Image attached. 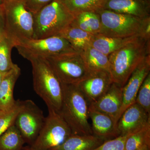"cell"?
<instances>
[{
  "label": "cell",
  "instance_id": "cell-15",
  "mask_svg": "<svg viewBox=\"0 0 150 150\" xmlns=\"http://www.w3.org/2000/svg\"><path fill=\"white\" fill-rule=\"evenodd\" d=\"M102 8L144 18L150 17V0H104Z\"/></svg>",
  "mask_w": 150,
  "mask_h": 150
},
{
  "label": "cell",
  "instance_id": "cell-14",
  "mask_svg": "<svg viewBox=\"0 0 150 150\" xmlns=\"http://www.w3.org/2000/svg\"><path fill=\"white\" fill-rule=\"evenodd\" d=\"M122 101V88L113 82L107 91L96 102L90 104L89 106L109 115L117 126Z\"/></svg>",
  "mask_w": 150,
  "mask_h": 150
},
{
  "label": "cell",
  "instance_id": "cell-10",
  "mask_svg": "<svg viewBox=\"0 0 150 150\" xmlns=\"http://www.w3.org/2000/svg\"><path fill=\"white\" fill-rule=\"evenodd\" d=\"M45 120L42 110L32 100H23L14 124L25 142L31 145L38 136Z\"/></svg>",
  "mask_w": 150,
  "mask_h": 150
},
{
  "label": "cell",
  "instance_id": "cell-19",
  "mask_svg": "<svg viewBox=\"0 0 150 150\" xmlns=\"http://www.w3.org/2000/svg\"><path fill=\"white\" fill-rule=\"evenodd\" d=\"M86 67L91 73L105 71L110 73L108 56L90 46L80 53Z\"/></svg>",
  "mask_w": 150,
  "mask_h": 150
},
{
  "label": "cell",
  "instance_id": "cell-32",
  "mask_svg": "<svg viewBox=\"0 0 150 150\" xmlns=\"http://www.w3.org/2000/svg\"><path fill=\"white\" fill-rule=\"evenodd\" d=\"M150 146L146 145L136 150H150Z\"/></svg>",
  "mask_w": 150,
  "mask_h": 150
},
{
  "label": "cell",
  "instance_id": "cell-5",
  "mask_svg": "<svg viewBox=\"0 0 150 150\" xmlns=\"http://www.w3.org/2000/svg\"><path fill=\"white\" fill-rule=\"evenodd\" d=\"M33 39H40L59 35L70 26L74 15L61 0H54L33 14Z\"/></svg>",
  "mask_w": 150,
  "mask_h": 150
},
{
  "label": "cell",
  "instance_id": "cell-33",
  "mask_svg": "<svg viewBox=\"0 0 150 150\" xmlns=\"http://www.w3.org/2000/svg\"><path fill=\"white\" fill-rule=\"evenodd\" d=\"M5 75V74H3L2 73L0 72V84H1L2 81L3 80V78L4 76Z\"/></svg>",
  "mask_w": 150,
  "mask_h": 150
},
{
  "label": "cell",
  "instance_id": "cell-2",
  "mask_svg": "<svg viewBox=\"0 0 150 150\" xmlns=\"http://www.w3.org/2000/svg\"><path fill=\"white\" fill-rule=\"evenodd\" d=\"M23 58L32 65L35 93L45 102L48 110L59 112L63 102L62 83L44 57L27 55Z\"/></svg>",
  "mask_w": 150,
  "mask_h": 150
},
{
  "label": "cell",
  "instance_id": "cell-24",
  "mask_svg": "<svg viewBox=\"0 0 150 150\" xmlns=\"http://www.w3.org/2000/svg\"><path fill=\"white\" fill-rule=\"evenodd\" d=\"M146 145L150 146V122L129 134L125 143V150H136Z\"/></svg>",
  "mask_w": 150,
  "mask_h": 150
},
{
  "label": "cell",
  "instance_id": "cell-16",
  "mask_svg": "<svg viewBox=\"0 0 150 150\" xmlns=\"http://www.w3.org/2000/svg\"><path fill=\"white\" fill-rule=\"evenodd\" d=\"M89 117L92 121L93 134L104 141L119 136L117 126L110 116L90 107Z\"/></svg>",
  "mask_w": 150,
  "mask_h": 150
},
{
  "label": "cell",
  "instance_id": "cell-18",
  "mask_svg": "<svg viewBox=\"0 0 150 150\" xmlns=\"http://www.w3.org/2000/svg\"><path fill=\"white\" fill-rule=\"evenodd\" d=\"M104 142L94 135L72 134L62 144L51 150H92Z\"/></svg>",
  "mask_w": 150,
  "mask_h": 150
},
{
  "label": "cell",
  "instance_id": "cell-1",
  "mask_svg": "<svg viewBox=\"0 0 150 150\" xmlns=\"http://www.w3.org/2000/svg\"><path fill=\"white\" fill-rule=\"evenodd\" d=\"M149 55L150 39L139 35L108 55L110 74L113 82L123 88L138 65Z\"/></svg>",
  "mask_w": 150,
  "mask_h": 150
},
{
  "label": "cell",
  "instance_id": "cell-26",
  "mask_svg": "<svg viewBox=\"0 0 150 150\" xmlns=\"http://www.w3.org/2000/svg\"><path fill=\"white\" fill-rule=\"evenodd\" d=\"M23 101L16 100L9 109L0 110V137L14 124L17 116L22 108Z\"/></svg>",
  "mask_w": 150,
  "mask_h": 150
},
{
  "label": "cell",
  "instance_id": "cell-12",
  "mask_svg": "<svg viewBox=\"0 0 150 150\" xmlns=\"http://www.w3.org/2000/svg\"><path fill=\"white\" fill-rule=\"evenodd\" d=\"M112 83L110 73L99 71L91 73L77 85L90 104L101 97Z\"/></svg>",
  "mask_w": 150,
  "mask_h": 150
},
{
  "label": "cell",
  "instance_id": "cell-21",
  "mask_svg": "<svg viewBox=\"0 0 150 150\" xmlns=\"http://www.w3.org/2000/svg\"><path fill=\"white\" fill-rule=\"evenodd\" d=\"M57 35L67 39L74 51L79 53L91 46L94 36L89 33L71 26L67 28Z\"/></svg>",
  "mask_w": 150,
  "mask_h": 150
},
{
  "label": "cell",
  "instance_id": "cell-36",
  "mask_svg": "<svg viewBox=\"0 0 150 150\" xmlns=\"http://www.w3.org/2000/svg\"><path fill=\"white\" fill-rule=\"evenodd\" d=\"M14 1V0H4V3L6 2L10 1Z\"/></svg>",
  "mask_w": 150,
  "mask_h": 150
},
{
  "label": "cell",
  "instance_id": "cell-29",
  "mask_svg": "<svg viewBox=\"0 0 150 150\" xmlns=\"http://www.w3.org/2000/svg\"><path fill=\"white\" fill-rule=\"evenodd\" d=\"M129 135L119 136L111 139L104 141L92 150H125V143Z\"/></svg>",
  "mask_w": 150,
  "mask_h": 150
},
{
  "label": "cell",
  "instance_id": "cell-34",
  "mask_svg": "<svg viewBox=\"0 0 150 150\" xmlns=\"http://www.w3.org/2000/svg\"><path fill=\"white\" fill-rule=\"evenodd\" d=\"M22 150H33L30 149V147H25L23 148Z\"/></svg>",
  "mask_w": 150,
  "mask_h": 150
},
{
  "label": "cell",
  "instance_id": "cell-28",
  "mask_svg": "<svg viewBox=\"0 0 150 150\" xmlns=\"http://www.w3.org/2000/svg\"><path fill=\"white\" fill-rule=\"evenodd\" d=\"M135 103L150 115V73L140 87Z\"/></svg>",
  "mask_w": 150,
  "mask_h": 150
},
{
  "label": "cell",
  "instance_id": "cell-27",
  "mask_svg": "<svg viewBox=\"0 0 150 150\" xmlns=\"http://www.w3.org/2000/svg\"><path fill=\"white\" fill-rule=\"evenodd\" d=\"M74 16L80 19L86 27L90 30L92 35L100 34L101 23L99 16L96 12H84Z\"/></svg>",
  "mask_w": 150,
  "mask_h": 150
},
{
  "label": "cell",
  "instance_id": "cell-35",
  "mask_svg": "<svg viewBox=\"0 0 150 150\" xmlns=\"http://www.w3.org/2000/svg\"><path fill=\"white\" fill-rule=\"evenodd\" d=\"M4 3V0H0V5H3Z\"/></svg>",
  "mask_w": 150,
  "mask_h": 150
},
{
  "label": "cell",
  "instance_id": "cell-3",
  "mask_svg": "<svg viewBox=\"0 0 150 150\" xmlns=\"http://www.w3.org/2000/svg\"><path fill=\"white\" fill-rule=\"evenodd\" d=\"M62 86L63 102L58 113L69 126L73 134L93 135L88 121L90 104L86 98L77 85L62 83Z\"/></svg>",
  "mask_w": 150,
  "mask_h": 150
},
{
  "label": "cell",
  "instance_id": "cell-23",
  "mask_svg": "<svg viewBox=\"0 0 150 150\" xmlns=\"http://www.w3.org/2000/svg\"><path fill=\"white\" fill-rule=\"evenodd\" d=\"M74 16L84 12H96L102 8L104 0H61Z\"/></svg>",
  "mask_w": 150,
  "mask_h": 150
},
{
  "label": "cell",
  "instance_id": "cell-20",
  "mask_svg": "<svg viewBox=\"0 0 150 150\" xmlns=\"http://www.w3.org/2000/svg\"><path fill=\"white\" fill-rule=\"evenodd\" d=\"M139 35L126 38L108 37L101 35H94L91 46L108 56L123 46Z\"/></svg>",
  "mask_w": 150,
  "mask_h": 150
},
{
  "label": "cell",
  "instance_id": "cell-17",
  "mask_svg": "<svg viewBox=\"0 0 150 150\" xmlns=\"http://www.w3.org/2000/svg\"><path fill=\"white\" fill-rule=\"evenodd\" d=\"M21 75V69L17 65L5 75L0 84V110H5L12 107L16 102L13 90Z\"/></svg>",
  "mask_w": 150,
  "mask_h": 150
},
{
  "label": "cell",
  "instance_id": "cell-11",
  "mask_svg": "<svg viewBox=\"0 0 150 150\" xmlns=\"http://www.w3.org/2000/svg\"><path fill=\"white\" fill-rule=\"evenodd\" d=\"M150 73V55H149L138 65L122 88L123 101L118 115V121L125 110L136 102L140 87Z\"/></svg>",
  "mask_w": 150,
  "mask_h": 150
},
{
  "label": "cell",
  "instance_id": "cell-4",
  "mask_svg": "<svg viewBox=\"0 0 150 150\" xmlns=\"http://www.w3.org/2000/svg\"><path fill=\"white\" fill-rule=\"evenodd\" d=\"M96 12L101 23L99 35L120 38L140 35L150 39V17L140 18L103 8Z\"/></svg>",
  "mask_w": 150,
  "mask_h": 150
},
{
  "label": "cell",
  "instance_id": "cell-7",
  "mask_svg": "<svg viewBox=\"0 0 150 150\" xmlns=\"http://www.w3.org/2000/svg\"><path fill=\"white\" fill-rule=\"evenodd\" d=\"M43 127L30 147L33 150H51L63 144L72 134L67 122L58 112L48 110Z\"/></svg>",
  "mask_w": 150,
  "mask_h": 150
},
{
  "label": "cell",
  "instance_id": "cell-31",
  "mask_svg": "<svg viewBox=\"0 0 150 150\" xmlns=\"http://www.w3.org/2000/svg\"><path fill=\"white\" fill-rule=\"evenodd\" d=\"M6 37L7 36L6 32L4 15L2 5H0V40Z\"/></svg>",
  "mask_w": 150,
  "mask_h": 150
},
{
  "label": "cell",
  "instance_id": "cell-8",
  "mask_svg": "<svg viewBox=\"0 0 150 150\" xmlns=\"http://www.w3.org/2000/svg\"><path fill=\"white\" fill-rule=\"evenodd\" d=\"M44 58L62 83L77 84L91 74L78 52Z\"/></svg>",
  "mask_w": 150,
  "mask_h": 150
},
{
  "label": "cell",
  "instance_id": "cell-9",
  "mask_svg": "<svg viewBox=\"0 0 150 150\" xmlns=\"http://www.w3.org/2000/svg\"><path fill=\"white\" fill-rule=\"evenodd\" d=\"M15 47L23 57L27 55L45 57L77 52L67 39L59 35L30 39Z\"/></svg>",
  "mask_w": 150,
  "mask_h": 150
},
{
  "label": "cell",
  "instance_id": "cell-25",
  "mask_svg": "<svg viewBox=\"0 0 150 150\" xmlns=\"http://www.w3.org/2000/svg\"><path fill=\"white\" fill-rule=\"evenodd\" d=\"M13 40L6 37L0 40V72L4 74L9 72L15 66L12 62V49L15 47Z\"/></svg>",
  "mask_w": 150,
  "mask_h": 150
},
{
  "label": "cell",
  "instance_id": "cell-22",
  "mask_svg": "<svg viewBox=\"0 0 150 150\" xmlns=\"http://www.w3.org/2000/svg\"><path fill=\"white\" fill-rule=\"evenodd\" d=\"M25 142L14 124L0 137V150H22Z\"/></svg>",
  "mask_w": 150,
  "mask_h": 150
},
{
  "label": "cell",
  "instance_id": "cell-13",
  "mask_svg": "<svg viewBox=\"0 0 150 150\" xmlns=\"http://www.w3.org/2000/svg\"><path fill=\"white\" fill-rule=\"evenodd\" d=\"M150 122V115L135 103L123 112L117 124L119 136L134 133Z\"/></svg>",
  "mask_w": 150,
  "mask_h": 150
},
{
  "label": "cell",
  "instance_id": "cell-30",
  "mask_svg": "<svg viewBox=\"0 0 150 150\" xmlns=\"http://www.w3.org/2000/svg\"><path fill=\"white\" fill-rule=\"evenodd\" d=\"M54 0H24L28 9L33 14L35 13Z\"/></svg>",
  "mask_w": 150,
  "mask_h": 150
},
{
  "label": "cell",
  "instance_id": "cell-6",
  "mask_svg": "<svg viewBox=\"0 0 150 150\" xmlns=\"http://www.w3.org/2000/svg\"><path fill=\"white\" fill-rule=\"evenodd\" d=\"M2 6L7 37L14 41L16 46L32 39L33 14L26 8L24 0L6 2Z\"/></svg>",
  "mask_w": 150,
  "mask_h": 150
}]
</instances>
